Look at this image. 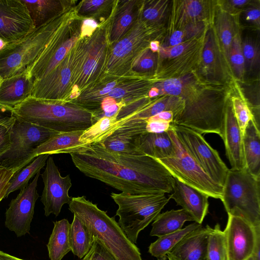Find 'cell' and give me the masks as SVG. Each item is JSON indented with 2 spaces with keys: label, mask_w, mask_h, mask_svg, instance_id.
I'll return each mask as SVG.
<instances>
[{
  "label": "cell",
  "mask_w": 260,
  "mask_h": 260,
  "mask_svg": "<svg viewBox=\"0 0 260 260\" xmlns=\"http://www.w3.org/2000/svg\"><path fill=\"white\" fill-rule=\"evenodd\" d=\"M82 19L75 10L57 29L46 47L26 71L34 80L45 76L59 64L81 38Z\"/></svg>",
  "instance_id": "12"
},
{
  "label": "cell",
  "mask_w": 260,
  "mask_h": 260,
  "mask_svg": "<svg viewBox=\"0 0 260 260\" xmlns=\"http://www.w3.org/2000/svg\"><path fill=\"white\" fill-rule=\"evenodd\" d=\"M117 1L86 0L76 7L77 15L82 18L100 19L103 23L113 15Z\"/></svg>",
  "instance_id": "35"
},
{
  "label": "cell",
  "mask_w": 260,
  "mask_h": 260,
  "mask_svg": "<svg viewBox=\"0 0 260 260\" xmlns=\"http://www.w3.org/2000/svg\"><path fill=\"white\" fill-rule=\"evenodd\" d=\"M21 169L0 166V202L5 198L13 176Z\"/></svg>",
  "instance_id": "53"
},
{
  "label": "cell",
  "mask_w": 260,
  "mask_h": 260,
  "mask_svg": "<svg viewBox=\"0 0 260 260\" xmlns=\"http://www.w3.org/2000/svg\"><path fill=\"white\" fill-rule=\"evenodd\" d=\"M211 228L202 225L185 235L166 255L169 260H206Z\"/></svg>",
  "instance_id": "22"
},
{
  "label": "cell",
  "mask_w": 260,
  "mask_h": 260,
  "mask_svg": "<svg viewBox=\"0 0 260 260\" xmlns=\"http://www.w3.org/2000/svg\"><path fill=\"white\" fill-rule=\"evenodd\" d=\"M111 197L118 206V223L134 243H137L140 232L154 220L170 200L164 192L135 195L112 192Z\"/></svg>",
  "instance_id": "7"
},
{
  "label": "cell",
  "mask_w": 260,
  "mask_h": 260,
  "mask_svg": "<svg viewBox=\"0 0 260 260\" xmlns=\"http://www.w3.org/2000/svg\"><path fill=\"white\" fill-rule=\"evenodd\" d=\"M203 41L178 57L159 62L153 75L155 80L176 78L197 70Z\"/></svg>",
  "instance_id": "24"
},
{
  "label": "cell",
  "mask_w": 260,
  "mask_h": 260,
  "mask_svg": "<svg viewBox=\"0 0 260 260\" xmlns=\"http://www.w3.org/2000/svg\"><path fill=\"white\" fill-rule=\"evenodd\" d=\"M71 223L66 219L54 222V228L47 245L50 260H61L71 251Z\"/></svg>",
  "instance_id": "34"
},
{
  "label": "cell",
  "mask_w": 260,
  "mask_h": 260,
  "mask_svg": "<svg viewBox=\"0 0 260 260\" xmlns=\"http://www.w3.org/2000/svg\"><path fill=\"white\" fill-rule=\"evenodd\" d=\"M44 183V188L41 197V201L44 205L45 215L51 214L58 216L63 205L69 204L72 198L69 191L72 186L69 175L61 176L58 167L51 156H49L44 171L41 175Z\"/></svg>",
  "instance_id": "18"
},
{
  "label": "cell",
  "mask_w": 260,
  "mask_h": 260,
  "mask_svg": "<svg viewBox=\"0 0 260 260\" xmlns=\"http://www.w3.org/2000/svg\"><path fill=\"white\" fill-rule=\"evenodd\" d=\"M172 2L168 34L190 23H213L216 1L185 0Z\"/></svg>",
  "instance_id": "20"
},
{
  "label": "cell",
  "mask_w": 260,
  "mask_h": 260,
  "mask_svg": "<svg viewBox=\"0 0 260 260\" xmlns=\"http://www.w3.org/2000/svg\"><path fill=\"white\" fill-rule=\"evenodd\" d=\"M152 86L157 89L159 96L174 95L183 100V109L173 124L201 135L213 133L221 137L231 87L207 82L197 70L176 78L155 81Z\"/></svg>",
  "instance_id": "2"
},
{
  "label": "cell",
  "mask_w": 260,
  "mask_h": 260,
  "mask_svg": "<svg viewBox=\"0 0 260 260\" xmlns=\"http://www.w3.org/2000/svg\"><path fill=\"white\" fill-rule=\"evenodd\" d=\"M75 167L85 176L126 193H171L174 178L156 159L106 149L100 143L88 145L81 152L70 154Z\"/></svg>",
  "instance_id": "1"
},
{
  "label": "cell",
  "mask_w": 260,
  "mask_h": 260,
  "mask_svg": "<svg viewBox=\"0 0 260 260\" xmlns=\"http://www.w3.org/2000/svg\"><path fill=\"white\" fill-rule=\"evenodd\" d=\"M175 150L171 156L157 159L179 181L214 199H221L223 187L214 182L185 150L173 129L168 131Z\"/></svg>",
  "instance_id": "11"
},
{
  "label": "cell",
  "mask_w": 260,
  "mask_h": 260,
  "mask_svg": "<svg viewBox=\"0 0 260 260\" xmlns=\"http://www.w3.org/2000/svg\"><path fill=\"white\" fill-rule=\"evenodd\" d=\"M132 136L115 132L100 143L106 149L117 153L130 155H142L138 151L136 140Z\"/></svg>",
  "instance_id": "41"
},
{
  "label": "cell",
  "mask_w": 260,
  "mask_h": 260,
  "mask_svg": "<svg viewBox=\"0 0 260 260\" xmlns=\"http://www.w3.org/2000/svg\"><path fill=\"white\" fill-rule=\"evenodd\" d=\"M220 137L224 142L226 155L231 169H246L242 147V134L235 117L230 96L226 102Z\"/></svg>",
  "instance_id": "21"
},
{
  "label": "cell",
  "mask_w": 260,
  "mask_h": 260,
  "mask_svg": "<svg viewBox=\"0 0 260 260\" xmlns=\"http://www.w3.org/2000/svg\"><path fill=\"white\" fill-rule=\"evenodd\" d=\"M209 25L210 24L204 22L188 23L182 28L175 30L168 34L166 39L160 44V46H173L189 40L200 37L204 34L207 26Z\"/></svg>",
  "instance_id": "42"
},
{
  "label": "cell",
  "mask_w": 260,
  "mask_h": 260,
  "mask_svg": "<svg viewBox=\"0 0 260 260\" xmlns=\"http://www.w3.org/2000/svg\"><path fill=\"white\" fill-rule=\"evenodd\" d=\"M34 79L27 71L2 79L0 105L12 109L31 96Z\"/></svg>",
  "instance_id": "25"
},
{
  "label": "cell",
  "mask_w": 260,
  "mask_h": 260,
  "mask_svg": "<svg viewBox=\"0 0 260 260\" xmlns=\"http://www.w3.org/2000/svg\"><path fill=\"white\" fill-rule=\"evenodd\" d=\"M242 147L246 169L260 178V131L254 119L248 122L244 132Z\"/></svg>",
  "instance_id": "30"
},
{
  "label": "cell",
  "mask_w": 260,
  "mask_h": 260,
  "mask_svg": "<svg viewBox=\"0 0 260 260\" xmlns=\"http://www.w3.org/2000/svg\"><path fill=\"white\" fill-rule=\"evenodd\" d=\"M11 112L18 119L58 133L85 131L97 121L93 112L72 102L32 96L14 107Z\"/></svg>",
  "instance_id": "3"
},
{
  "label": "cell",
  "mask_w": 260,
  "mask_h": 260,
  "mask_svg": "<svg viewBox=\"0 0 260 260\" xmlns=\"http://www.w3.org/2000/svg\"><path fill=\"white\" fill-rule=\"evenodd\" d=\"M142 1H118L111 18L109 41L113 45L122 38L137 21Z\"/></svg>",
  "instance_id": "26"
},
{
  "label": "cell",
  "mask_w": 260,
  "mask_h": 260,
  "mask_svg": "<svg viewBox=\"0 0 260 260\" xmlns=\"http://www.w3.org/2000/svg\"><path fill=\"white\" fill-rule=\"evenodd\" d=\"M168 0L142 1L139 17L151 26H162L171 6Z\"/></svg>",
  "instance_id": "37"
},
{
  "label": "cell",
  "mask_w": 260,
  "mask_h": 260,
  "mask_svg": "<svg viewBox=\"0 0 260 260\" xmlns=\"http://www.w3.org/2000/svg\"><path fill=\"white\" fill-rule=\"evenodd\" d=\"M206 260H228L224 234L218 223L209 234Z\"/></svg>",
  "instance_id": "43"
},
{
  "label": "cell",
  "mask_w": 260,
  "mask_h": 260,
  "mask_svg": "<svg viewBox=\"0 0 260 260\" xmlns=\"http://www.w3.org/2000/svg\"><path fill=\"white\" fill-rule=\"evenodd\" d=\"M69 210L82 220L105 246L115 260H142L137 246L126 236L114 217L87 200L85 196L73 197Z\"/></svg>",
  "instance_id": "4"
},
{
  "label": "cell",
  "mask_w": 260,
  "mask_h": 260,
  "mask_svg": "<svg viewBox=\"0 0 260 260\" xmlns=\"http://www.w3.org/2000/svg\"><path fill=\"white\" fill-rule=\"evenodd\" d=\"M84 131L59 133L43 143L35 151V155L48 154L79 153L85 151L88 144L80 141Z\"/></svg>",
  "instance_id": "27"
},
{
  "label": "cell",
  "mask_w": 260,
  "mask_h": 260,
  "mask_svg": "<svg viewBox=\"0 0 260 260\" xmlns=\"http://www.w3.org/2000/svg\"><path fill=\"white\" fill-rule=\"evenodd\" d=\"M235 17L236 16L227 13L216 5L212 24L228 61L233 40L239 31Z\"/></svg>",
  "instance_id": "33"
},
{
  "label": "cell",
  "mask_w": 260,
  "mask_h": 260,
  "mask_svg": "<svg viewBox=\"0 0 260 260\" xmlns=\"http://www.w3.org/2000/svg\"><path fill=\"white\" fill-rule=\"evenodd\" d=\"M228 62L233 76L239 80H242L246 72L239 31L235 35L233 40L229 51Z\"/></svg>",
  "instance_id": "45"
},
{
  "label": "cell",
  "mask_w": 260,
  "mask_h": 260,
  "mask_svg": "<svg viewBox=\"0 0 260 260\" xmlns=\"http://www.w3.org/2000/svg\"><path fill=\"white\" fill-rule=\"evenodd\" d=\"M40 175V171L29 184L20 190L16 198L11 200L6 212L5 225L17 237L29 232L35 203L39 197L37 183Z\"/></svg>",
  "instance_id": "19"
},
{
  "label": "cell",
  "mask_w": 260,
  "mask_h": 260,
  "mask_svg": "<svg viewBox=\"0 0 260 260\" xmlns=\"http://www.w3.org/2000/svg\"><path fill=\"white\" fill-rule=\"evenodd\" d=\"M111 18L101 24L87 38L82 64L70 95L72 99H77L81 92L92 88L106 76L111 47L109 31Z\"/></svg>",
  "instance_id": "10"
},
{
  "label": "cell",
  "mask_w": 260,
  "mask_h": 260,
  "mask_svg": "<svg viewBox=\"0 0 260 260\" xmlns=\"http://www.w3.org/2000/svg\"><path fill=\"white\" fill-rule=\"evenodd\" d=\"M186 221H194V219L183 209H172L159 213L151 225L150 235L159 237L176 232L182 229Z\"/></svg>",
  "instance_id": "32"
},
{
  "label": "cell",
  "mask_w": 260,
  "mask_h": 260,
  "mask_svg": "<svg viewBox=\"0 0 260 260\" xmlns=\"http://www.w3.org/2000/svg\"><path fill=\"white\" fill-rule=\"evenodd\" d=\"M82 260H115L101 241L93 237L91 247Z\"/></svg>",
  "instance_id": "50"
},
{
  "label": "cell",
  "mask_w": 260,
  "mask_h": 260,
  "mask_svg": "<svg viewBox=\"0 0 260 260\" xmlns=\"http://www.w3.org/2000/svg\"><path fill=\"white\" fill-rule=\"evenodd\" d=\"M162 26H151L138 18L132 28L120 40L111 45L106 75L122 77L131 74L137 56L149 47L151 41L161 36Z\"/></svg>",
  "instance_id": "9"
},
{
  "label": "cell",
  "mask_w": 260,
  "mask_h": 260,
  "mask_svg": "<svg viewBox=\"0 0 260 260\" xmlns=\"http://www.w3.org/2000/svg\"><path fill=\"white\" fill-rule=\"evenodd\" d=\"M136 142L141 154L156 159L171 156L175 150L174 143L168 132L161 134L144 133L136 138Z\"/></svg>",
  "instance_id": "29"
},
{
  "label": "cell",
  "mask_w": 260,
  "mask_h": 260,
  "mask_svg": "<svg viewBox=\"0 0 260 260\" xmlns=\"http://www.w3.org/2000/svg\"><path fill=\"white\" fill-rule=\"evenodd\" d=\"M160 42L158 40L151 41L149 45V48L153 52L157 53L160 47Z\"/></svg>",
  "instance_id": "58"
},
{
  "label": "cell",
  "mask_w": 260,
  "mask_h": 260,
  "mask_svg": "<svg viewBox=\"0 0 260 260\" xmlns=\"http://www.w3.org/2000/svg\"><path fill=\"white\" fill-rule=\"evenodd\" d=\"M87 38H80L59 64L45 76L34 80L32 97L68 102L85 53Z\"/></svg>",
  "instance_id": "8"
},
{
  "label": "cell",
  "mask_w": 260,
  "mask_h": 260,
  "mask_svg": "<svg viewBox=\"0 0 260 260\" xmlns=\"http://www.w3.org/2000/svg\"><path fill=\"white\" fill-rule=\"evenodd\" d=\"M242 48L245 60V72H251L259 67V45L251 38L246 37L242 40Z\"/></svg>",
  "instance_id": "49"
},
{
  "label": "cell",
  "mask_w": 260,
  "mask_h": 260,
  "mask_svg": "<svg viewBox=\"0 0 260 260\" xmlns=\"http://www.w3.org/2000/svg\"><path fill=\"white\" fill-rule=\"evenodd\" d=\"M49 155L43 154L37 156L30 163L17 172L10 181L6 198L12 192L25 187L30 179L45 166Z\"/></svg>",
  "instance_id": "39"
},
{
  "label": "cell",
  "mask_w": 260,
  "mask_h": 260,
  "mask_svg": "<svg viewBox=\"0 0 260 260\" xmlns=\"http://www.w3.org/2000/svg\"><path fill=\"white\" fill-rule=\"evenodd\" d=\"M173 124L175 134L185 150L210 178L223 187L229 169L217 151L200 133L188 127Z\"/></svg>",
  "instance_id": "14"
},
{
  "label": "cell",
  "mask_w": 260,
  "mask_h": 260,
  "mask_svg": "<svg viewBox=\"0 0 260 260\" xmlns=\"http://www.w3.org/2000/svg\"><path fill=\"white\" fill-rule=\"evenodd\" d=\"M11 110L0 105V157L10 149L11 146V132L16 120Z\"/></svg>",
  "instance_id": "46"
},
{
  "label": "cell",
  "mask_w": 260,
  "mask_h": 260,
  "mask_svg": "<svg viewBox=\"0 0 260 260\" xmlns=\"http://www.w3.org/2000/svg\"><path fill=\"white\" fill-rule=\"evenodd\" d=\"M1 81H2V79L0 78V83H1Z\"/></svg>",
  "instance_id": "61"
},
{
  "label": "cell",
  "mask_w": 260,
  "mask_h": 260,
  "mask_svg": "<svg viewBox=\"0 0 260 260\" xmlns=\"http://www.w3.org/2000/svg\"><path fill=\"white\" fill-rule=\"evenodd\" d=\"M157 260H169V259L167 258V255H165V256H162L161 257L158 258Z\"/></svg>",
  "instance_id": "60"
},
{
  "label": "cell",
  "mask_w": 260,
  "mask_h": 260,
  "mask_svg": "<svg viewBox=\"0 0 260 260\" xmlns=\"http://www.w3.org/2000/svg\"><path fill=\"white\" fill-rule=\"evenodd\" d=\"M158 65V54L152 52L149 47L143 49L135 58L131 72L137 75L153 76Z\"/></svg>",
  "instance_id": "44"
},
{
  "label": "cell",
  "mask_w": 260,
  "mask_h": 260,
  "mask_svg": "<svg viewBox=\"0 0 260 260\" xmlns=\"http://www.w3.org/2000/svg\"><path fill=\"white\" fill-rule=\"evenodd\" d=\"M223 232L228 260H247L260 239V228H255L244 219L230 215Z\"/></svg>",
  "instance_id": "17"
},
{
  "label": "cell",
  "mask_w": 260,
  "mask_h": 260,
  "mask_svg": "<svg viewBox=\"0 0 260 260\" xmlns=\"http://www.w3.org/2000/svg\"><path fill=\"white\" fill-rule=\"evenodd\" d=\"M26 6L36 28L39 27L72 6L68 2L58 0H21Z\"/></svg>",
  "instance_id": "31"
},
{
  "label": "cell",
  "mask_w": 260,
  "mask_h": 260,
  "mask_svg": "<svg viewBox=\"0 0 260 260\" xmlns=\"http://www.w3.org/2000/svg\"><path fill=\"white\" fill-rule=\"evenodd\" d=\"M174 119V114L172 111H165L150 117L147 121L159 120L172 123Z\"/></svg>",
  "instance_id": "57"
},
{
  "label": "cell",
  "mask_w": 260,
  "mask_h": 260,
  "mask_svg": "<svg viewBox=\"0 0 260 260\" xmlns=\"http://www.w3.org/2000/svg\"><path fill=\"white\" fill-rule=\"evenodd\" d=\"M244 18L246 21L254 24L258 28L260 24V10L259 4L252 3L244 10Z\"/></svg>",
  "instance_id": "55"
},
{
  "label": "cell",
  "mask_w": 260,
  "mask_h": 260,
  "mask_svg": "<svg viewBox=\"0 0 260 260\" xmlns=\"http://www.w3.org/2000/svg\"><path fill=\"white\" fill-rule=\"evenodd\" d=\"M260 178L246 169H229L221 200L228 215L260 228Z\"/></svg>",
  "instance_id": "6"
},
{
  "label": "cell",
  "mask_w": 260,
  "mask_h": 260,
  "mask_svg": "<svg viewBox=\"0 0 260 260\" xmlns=\"http://www.w3.org/2000/svg\"><path fill=\"white\" fill-rule=\"evenodd\" d=\"M201 225L195 222L179 231L159 237L150 245L148 252L157 258L165 256L185 235Z\"/></svg>",
  "instance_id": "38"
},
{
  "label": "cell",
  "mask_w": 260,
  "mask_h": 260,
  "mask_svg": "<svg viewBox=\"0 0 260 260\" xmlns=\"http://www.w3.org/2000/svg\"><path fill=\"white\" fill-rule=\"evenodd\" d=\"M58 133L16 118L11 135V146L0 157V166L22 169L36 157L35 151L38 146Z\"/></svg>",
  "instance_id": "13"
},
{
  "label": "cell",
  "mask_w": 260,
  "mask_h": 260,
  "mask_svg": "<svg viewBox=\"0 0 260 260\" xmlns=\"http://www.w3.org/2000/svg\"><path fill=\"white\" fill-rule=\"evenodd\" d=\"M116 121V116L103 117L84 131L79 140L85 144L100 142L112 135Z\"/></svg>",
  "instance_id": "40"
},
{
  "label": "cell",
  "mask_w": 260,
  "mask_h": 260,
  "mask_svg": "<svg viewBox=\"0 0 260 260\" xmlns=\"http://www.w3.org/2000/svg\"><path fill=\"white\" fill-rule=\"evenodd\" d=\"M100 26L98 20L92 18H83L81 25V38H89Z\"/></svg>",
  "instance_id": "56"
},
{
  "label": "cell",
  "mask_w": 260,
  "mask_h": 260,
  "mask_svg": "<svg viewBox=\"0 0 260 260\" xmlns=\"http://www.w3.org/2000/svg\"><path fill=\"white\" fill-rule=\"evenodd\" d=\"M253 2L252 0H222L216 1V5L220 10L236 16Z\"/></svg>",
  "instance_id": "51"
},
{
  "label": "cell",
  "mask_w": 260,
  "mask_h": 260,
  "mask_svg": "<svg viewBox=\"0 0 260 260\" xmlns=\"http://www.w3.org/2000/svg\"><path fill=\"white\" fill-rule=\"evenodd\" d=\"M204 35L205 32L200 37L189 40L173 46L161 47L160 45L159 49L157 52L158 63L165 59L178 57L186 51L196 46L204 40Z\"/></svg>",
  "instance_id": "48"
},
{
  "label": "cell",
  "mask_w": 260,
  "mask_h": 260,
  "mask_svg": "<svg viewBox=\"0 0 260 260\" xmlns=\"http://www.w3.org/2000/svg\"><path fill=\"white\" fill-rule=\"evenodd\" d=\"M169 198L173 199L190 213L194 221L202 224L208 212L209 196L174 178L173 189Z\"/></svg>",
  "instance_id": "23"
},
{
  "label": "cell",
  "mask_w": 260,
  "mask_h": 260,
  "mask_svg": "<svg viewBox=\"0 0 260 260\" xmlns=\"http://www.w3.org/2000/svg\"><path fill=\"white\" fill-rule=\"evenodd\" d=\"M197 72L211 83L231 87L232 71L213 24L206 28L200 61Z\"/></svg>",
  "instance_id": "15"
},
{
  "label": "cell",
  "mask_w": 260,
  "mask_h": 260,
  "mask_svg": "<svg viewBox=\"0 0 260 260\" xmlns=\"http://www.w3.org/2000/svg\"><path fill=\"white\" fill-rule=\"evenodd\" d=\"M183 107L184 101L179 96L163 95L157 97L133 115L121 120L116 121L114 132L126 121L138 120L146 122L150 117L162 111H172L174 118L181 112Z\"/></svg>",
  "instance_id": "28"
},
{
  "label": "cell",
  "mask_w": 260,
  "mask_h": 260,
  "mask_svg": "<svg viewBox=\"0 0 260 260\" xmlns=\"http://www.w3.org/2000/svg\"><path fill=\"white\" fill-rule=\"evenodd\" d=\"M145 131L146 133L161 134L173 129L172 123L159 121H146Z\"/></svg>",
  "instance_id": "54"
},
{
  "label": "cell",
  "mask_w": 260,
  "mask_h": 260,
  "mask_svg": "<svg viewBox=\"0 0 260 260\" xmlns=\"http://www.w3.org/2000/svg\"><path fill=\"white\" fill-rule=\"evenodd\" d=\"M122 107L120 103L113 98L107 97L104 99L101 103L100 111L95 114L97 120L104 116L110 117L116 116Z\"/></svg>",
  "instance_id": "52"
},
{
  "label": "cell",
  "mask_w": 260,
  "mask_h": 260,
  "mask_svg": "<svg viewBox=\"0 0 260 260\" xmlns=\"http://www.w3.org/2000/svg\"><path fill=\"white\" fill-rule=\"evenodd\" d=\"M72 6L23 39L0 48L2 79L26 71L44 50L53 36L73 11Z\"/></svg>",
  "instance_id": "5"
},
{
  "label": "cell",
  "mask_w": 260,
  "mask_h": 260,
  "mask_svg": "<svg viewBox=\"0 0 260 260\" xmlns=\"http://www.w3.org/2000/svg\"><path fill=\"white\" fill-rule=\"evenodd\" d=\"M0 260H23L0 250Z\"/></svg>",
  "instance_id": "59"
},
{
  "label": "cell",
  "mask_w": 260,
  "mask_h": 260,
  "mask_svg": "<svg viewBox=\"0 0 260 260\" xmlns=\"http://www.w3.org/2000/svg\"><path fill=\"white\" fill-rule=\"evenodd\" d=\"M70 236L71 251L79 258H83L91 247L93 237L85 223L74 215Z\"/></svg>",
  "instance_id": "36"
},
{
  "label": "cell",
  "mask_w": 260,
  "mask_h": 260,
  "mask_svg": "<svg viewBox=\"0 0 260 260\" xmlns=\"http://www.w3.org/2000/svg\"><path fill=\"white\" fill-rule=\"evenodd\" d=\"M239 94H230L233 111L242 134L248 122L254 119L252 112L248 106L247 100L243 95Z\"/></svg>",
  "instance_id": "47"
},
{
  "label": "cell",
  "mask_w": 260,
  "mask_h": 260,
  "mask_svg": "<svg viewBox=\"0 0 260 260\" xmlns=\"http://www.w3.org/2000/svg\"><path fill=\"white\" fill-rule=\"evenodd\" d=\"M36 29L27 9L21 0H0V41L16 42Z\"/></svg>",
  "instance_id": "16"
}]
</instances>
